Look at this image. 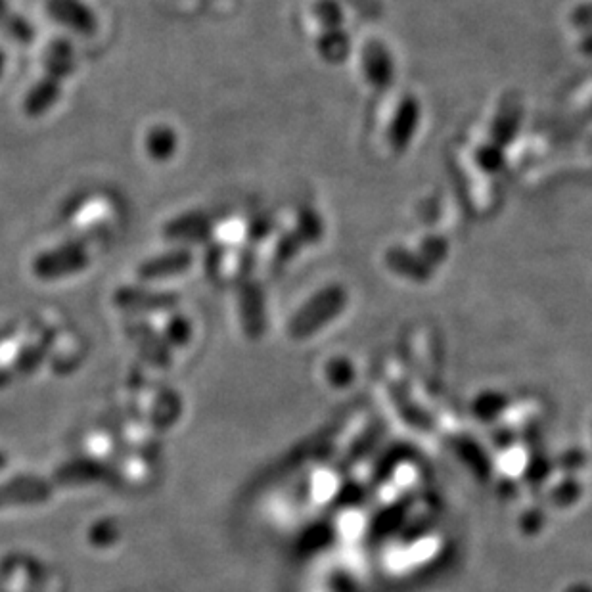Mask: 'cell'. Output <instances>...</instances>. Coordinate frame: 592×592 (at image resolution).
Here are the masks:
<instances>
[{
	"label": "cell",
	"instance_id": "6da1fadb",
	"mask_svg": "<svg viewBox=\"0 0 592 592\" xmlns=\"http://www.w3.org/2000/svg\"><path fill=\"white\" fill-rule=\"evenodd\" d=\"M87 244L81 240H69L66 244L37 255L33 261V273L43 280L66 278L81 273L89 265Z\"/></svg>",
	"mask_w": 592,
	"mask_h": 592
},
{
	"label": "cell",
	"instance_id": "7a4b0ae2",
	"mask_svg": "<svg viewBox=\"0 0 592 592\" xmlns=\"http://www.w3.org/2000/svg\"><path fill=\"white\" fill-rule=\"evenodd\" d=\"M46 8H48V14L52 20H56L71 31L85 35V37L96 33L98 22H96L91 8H87L83 2H79V0H48Z\"/></svg>",
	"mask_w": 592,
	"mask_h": 592
},
{
	"label": "cell",
	"instance_id": "3957f363",
	"mask_svg": "<svg viewBox=\"0 0 592 592\" xmlns=\"http://www.w3.org/2000/svg\"><path fill=\"white\" fill-rule=\"evenodd\" d=\"M66 79L46 71L45 77L37 81L23 98V112L31 117H39L50 112L62 94V83Z\"/></svg>",
	"mask_w": 592,
	"mask_h": 592
},
{
	"label": "cell",
	"instance_id": "277c9868",
	"mask_svg": "<svg viewBox=\"0 0 592 592\" xmlns=\"http://www.w3.org/2000/svg\"><path fill=\"white\" fill-rule=\"evenodd\" d=\"M192 253L188 250H173L150 257L138 267V276L142 280H161L169 276H177L192 267Z\"/></svg>",
	"mask_w": 592,
	"mask_h": 592
},
{
	"label": "cell",
	"instance_id": "5b68a950",
	"mask_svg": "<svg viewBox=\"0 0 592 592\" xmlns=\"http://www.w3.org/2000/svg\"><path fill=\"white\" fill-rule=\"evenodd\" d=\"M418 125H420V104L414 96H409L399 104L397 114L393 117V123L389 129V140H391L393 148L405 150L414 137Z\"/></svg>",
	"mask_w": 592,
	"mask_h": 592
},
{
	"label": "cell",
	"instance_id": "8992f818",
	"mask_svg": "<svg viewBox=\"0 0 592 592\" xmlns=\"http://www.w3.org/2000/svg\"><path fill=\"white\" fill-rule=\"evenodd\" d=\"M363 71L370 85L378 89H386L393 81L395 66L388 48L382 43H370L363 50Z\"/></svg>",
	"mask_w": 592,
	"mask_h": 592
},
{
	"label": "cell",
	"instance_id": "52a82bcc",
	"mask_svg": "<svg viewBox=\"0 0 592 592\" xmlns=\"http://www.w3.org/2000/svg\"><path fill=\"white\" fill-rule=\"evenodd\" d=\"M163 234L171 240L200 242L211 234V221L204 213H186L163 228Z\"/></svg>",
	"mask_w": 592,
	"mask_h": 592
},
{
	"label": "cell",
	"instance_id": "ba28073f",
	"mask_svg": "<svg viewBox=\"0 0 592 592\" xmlns=\"http://www.w3.org/2000/svg\"><path fill=\"white\" fill-rule=\"evenodd\" d=\"M345 303V292L340 286H330L326 290H322L319 296L309 303V307L297 317V322L303 324H315L319 317L324 315H336Z\"/></svg>",
	"mask_w": 592,
	"mask_h": 592
},
{
	"label": "cell",
	"instance_id": "9c48e42d",
	"mask_svg": "<svg viewBox=\"0 0 592 592\" xmlns=\"http://www.w3.org/2000/svg\"><path fill=\"white\" fill-rule=\"evenodd\" d=\"M117 303L121 307H129L137 311H158V309L171 307L175 303V296L148 292L142 288H123L117 292Z\"/></svg>",
	"mask_w": 592,
	"mask_h": 592
},
{
	"label": "cell",
	"instance_id": "30bf717a",
	"mask_svg": "<svg viewBox=\"0 0 592 592\" xmlns=\"http://www.w3.org/2000/svg\"><path fill=\"white\" fill-rule=\"evenodd\" d=\"M75 48L68 39H54L45 54V69L64 79L75 71Z\"/></svg>",
	"mask_w": 592,
	"mask_h": 592
},
{
	"label": "cell",
	"instance_id": "8fae6325",
	"mask_svg": "<svg viewBox=\"0 0 592 592\" xmlns=\"http://www.w3.org/2000/svg\"><path fill=\"white\" fill-rule=\"evenodd\" d=\"M144 146H146V152L152 160L167 161L175 156L177 146H179V138L171 127L160 125V127H154L146 135Z\"/></svg>",
	"mask_w": 592,
	"mask_h": 592
},
{
	"label": "cell",
	"instance_id": "7c38bea8",
	"mask_svg": "<svg viewBox=\"0 0 592 592\" xmlns=\"http://www.w3.org/2000/svg\"><path fill=\"white\" fill-rule=\"evenodd\" d=\"M388 265L395 273L412 278V280H426L432 273L430 265L422 257L412 255V253L405 250L389 251Z\"/></svg>",
	"mask_w": 592,
	"mask_h": 592
},
{
	"label": "cell",
	"instance_id": "4fadbf2b",
	"mask_svg": "<svg viewBox=\"0 0 592 592\" xmlns=\"http://www.w3.org/2000/svg\"><path fill=\"white\" fill-rule=\"evenodd\" d=\"M320 56L330 64H342L351 52V39L343 29H328L319 41Z\"/></svg>",
	"mask_w": 592,
	"mask_h": 592
},
{
	"label": "cell",
	"instance_id": "5bb4252c",
	"mask_svg": "<svg viewBox=\"0 0 592 592\" xmlns=\"http://www.w3.org/2000/svg\"><path fill=\"white\" fill-rule=\"evenodd\" d=\"M476 160H478L483 171L497 173V171H501L502 165H504V152H502L501 146H497V144L481 146L478 150Z\"/></svg>",
	"mask_w": 592,
	"mask_h": 592
},
{
	"label": "cell",
	"instance_id": "9a60e30c",
	"mask_svg": "<svg viewBox=\"0 0 592 592\" xmlns=\"http://www.w3.org/2000/svg\"><path fill=\"white\" fill-rule=\"evenodd\" d=\"M317 18L320 23L328 29H340V25L343 22L342 10L338 4H332V2H322L319 8H317Z\"/></svg>",
	"mask_w": 592,
	"mask_h": 592
},
{
	"label": "cell",
	"instance_id": "2e32d148",
	"mask_svg": "<svg viewBox=\"0 0 592 592\" xmlns=\"http://www.w3.org/2000/svg\"><path fill=\"white\" fill-rule=\"evenodd\" d=\"M297 228H299V230L305 228V232H303V238H305V240H317V238H320V234H322L320 217L317 213H313V211H303V213L299 215Z\"/></svg>",
	"mask_w": 592,
	"mask_h": 592
},
{
	"label": "cell",
	"instance_id": "e0dca14e",
	"mask_svg": "<svg viewBox=\"0 0 592 592\" xmlns=\"http://www.w3.org/2000/svg\"><path fill=\"white\" fill-rule=\"evenodd\" d=\"M4 64H6V58H4V52L0 50V75H2V71H4Z\"/></svg>",
	"mask_w": 592,
	"mask_h": 592
}]
</instances>
